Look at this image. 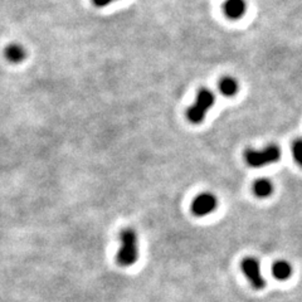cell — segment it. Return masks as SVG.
<instances>
[{
  "mask_svg": "<svg viewBox=\"0 0 302 302\" xmlns=\"http://www.w3.org/2000/svg\"><path fill=\"white\" fill-rule=\"evenodd\" d=\"M120 247L116 255V262L121 267H130L139 258V238L136 232L125 228L119 234Z\"/></svg>",
  "mask_w": 302,
  "mask_h": 302,
  "instance_id": "cell-1",
  "label": "cell"
},
{
  "mask_svg": "<svg viewBox=\"0 0 302 302\" xmlns=\"http://www.w3.org/2000/svg\"><path fill=\"white\" fill-rule=\"evenodd\" d=\"M214 100L215 97L212 91L207 90V88L199 90L195 103L186 111V116H188L189 121L195 125L202 124L204 121L208 109L214 105Z\"/></svg>",
  "mask_w": 302,
  "mask_h": 302,
  "instance_id": "cell-2",
  "label": "cell"
},
{
  "mask_svg": "<svg viewBox=\"0 0 302 302\" xmlns=\"http://www.w3.org/2000/svg\"><path fill=\"white\" fill-rule=\"evenodd\" d=\"M281 157V150L277 145H269L263 150H245L244 159L247 164L252 168H261L264 165L279 161Z\"/></svg>",
  "mask_w": 302,
  "mask_h": 302,
  "instance_id": "cell-3",
  "label": "cell"
},
{
  "mask_svg": "<svg viewBox=\"0 0 302 302\" xmlns=\"http://www.w3.org/2000/svg\"><path fill=\"white\" fill-rule=\"evenodd\" d=\"M240 268L244 276L250 281L251 285L256 288V290H261L266 286L263 276L261 273V267H259V262L253 257H247L240 262Z\"/></svg>",
  "mask_w": 302,
  "mask_h": 302,
  "instance_id": "cell-4",
  "label": "cell"
},
{
  "mask_svg": "<svg viewBox=\"0 0 302 302\" xmlns=\"http://www.w3.org/2000/svg\"><path fill=\"white\" fill-rule=\"evenodd\" d=\"M218 205V199L212 193H202L194 198L191 202V213L195 216H205L212 214Z\"/></svg>",
  "mask_w": 302,
  "mask_h": 302,
  "instance_id": "cell-5",
  "label": "cell"
},
{
  "mask_svg": "<svg viewBox=\"0 0 302 302\" xmlns=\"http://www.w3.org/2000/svg\"><path fill=\"white\" fill-rule=\"evenodd\" d=\"M224 13L231 19H239L245 13L244 0H227L224 4Z\"/></svg>",
  "mask_w": 302,
  "mask_h": 302,
  "instance_id": "cell-6",
  "label": "cell"
},
{
  "mask_svg": "<svg viewBox=\"0 0 302 302\" xmlns=\"http://www.w3.org/2000/svg\"><path fill=\"white\" fill-rule=\"evenodd\" d=\"M272 273L277 280H287L292 274V266L287 261H276L272 266Z\"/></svg>",
  "mask_w": 302,
  "mask_h": 302,
  "instance_id": "cell-7",
  "label": "cell"
},
{
  "mask_svg": "<svg viewBox=\"0 0 302 302\" xmlns=\"http://www.w3.org/2000/svg\"><path fill=\"white\" fill-rule=\"evenodd\" d=\"M253 193L258 198H268L273 193V184L268 179H257L253 184Z\"/></svg>",
  "mask_w": 302,
  "mask_h": 302,
  "instance_id": "cell-8",
  "label": "cell"
},
{
  "mask_svg": "<svg viewBox=\"0 0 302 302\" xmlns=\"http://www.w3.org/2000/svg\"><path fill=\"white\" fill-rule=\"evenodd\" d=\"M25 50L19 44H10L5 49V57L13 63H20L25 58Z\"/></svg>",
  "mask_w": 302,
  "mask_h": 302,
  "instance_id": "cell-9",
  "label": "cell"
},
{
  "mask_svg": "<svg viewBox=\"0 0 302 302\" xmlns=\"http://www.w3.org/2000/svg\"><path fill=\"white\" fill-rule=\"evenodd\" d=\"M219 92L222 95L227 96V97H231V96H234L238 92V84L234 78L232 77H223V78L219 81Z\"/></svg>",
  "mask_w": 302,
  "mask_h": 302,
  "instance_id": "cell-10",
  "label": "cell"
},
{
  "mask_svg": "<svg viewBox=\"0 0 302 302\" xmlns=\"http://www.w3.org/2000/svg\"><path fill=\"white\" fill-rule=\"evenodd\" d=\"M292 152L296 162L302 168V139H298V140H296L293 143Z\"/></svg>",
  "mask_w": 302,
  "mask_h": 302,
  "instance_id": "cell-11",
  "label": "cell"
},
{
  "mask_svg": "<svg viewBox=\"0 0 302 302\" xmlns=\"http://www.w3.org/2000/svg\"><path fill=\"white\" fill-rule=\"evenodd\" d=\"M92 2H93V4L96 5V7L103 8V7H106V5L111 4L114 0H92Z\"/></svg>",
  "mask_w": 302,
  "mask_h": 302,
  "instance_id": "cell-12",
  "label": "cell"
}]
</instances>
